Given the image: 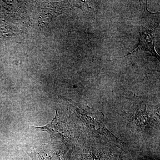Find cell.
Listing matches in <instances>:
<instances>
[{
    "instance_id": "obj_1",
    "label": "cell",
    "mask_w": 160,
    "mask_h": 160,
    "mask_svg": "<svg viewBox=\"0 0 160 160\" xmlns=\"http://www.w3.org/2000/svg\"><path fill=\"white\" fill-rule=\"evenodd\" d=\"M70 101L69 104L73 112L92 136L109 142L123 150L124 143L107 128L102 112L89 107L87 104H78Z\"/></svg>"
},
{
    "instance_id": "obj_2",
    "label": "cell",
    "mask_w": 160,
    "mask_h": 160,
    "mask_svg": "<svg viewBox=\"0 0 160 160\" xmlns=\"http://www.w3.org/2000/svg\"><path fill=\"white\" fill-rule=\"evenodd\" d=\"M126 115L130 126L143 132H149L158 126L156 116L148 106L147 98L144 97L135 95Z\"/></svg>"
},
{
    "instance_id": "obj_3",
    "label": "cell",
    "mask_w": 160,
    "mask_h": 160,
    "mask_svg": "<svg viewBox=\"0 0 160 160\" xmlns=\"http://www.w3.org/2000/svg\"><path fill=\"white\" fill-rule=\"evenodd\" d=\"M113 146L91 139L81 154L80 160H122L120 153Z\"/></svg>"
},
{
    "instance_id": "obj_4",
    "label": "cell",
    "mask_w": 160,
    "mask_h": 160,
    "mask_svg": "<svg viewBox=\"0 0 160 160\" xmlns=\"http://www.w3.org/2000/svg\"><path fill=\"white\" fill-rule=\"evenodd\" d=\"M37 131L46 132L50 135L52 139L60 140L67 147L72 146L73 139L72 137L68 126L59 117L57 110L54 118L49 124L42 127L32 126Z\"/></svg>"
},
{
    "instance_id": "obj_5",
    "label": "cell",
    "mask_w": 160,
    "mask_h": 160,
    "mask_svg": "<svg viewBox=\"0 0 160 160\" xmlns=\"http://www.w3.org/2000/svg\"><path fill=\"white\" fill-rule=\"evenodd\" d=\"M142 26L140 31V40L138 46L127 55L133 54L140 50L149 52L160 61V57L155 49V42L156 34L152 28Z\"/></svg>"
},
{
    "instance_id": "obj_6",
    "label": "cell",
    "mask_w": 160,
    "mask_h": 160,
    "mask_svg": "<svg viewBox=\"0 0 160 160\" xmlns=\"http://www.w3.org/2000/svg\"><path fill=\"white\" fill-rule=\"evenodd\" d=\"M32 160H65V154L49 149L48 147H38L27 152Z\"/></svg>"
},
{
    "instance_id": "obj_7",
    "label": "cell",
    "mask_w": 160,
    "mask_h": 160,
    "mask_svg": "<svg viewBox=\"0 0 160 160\" xmlns=\"http://www.w3.org/2000/svg\"><path fill=\"white\" fill-rule=\"evenodd\" d=\"M67 9V7L62 5L52 4L46 7L43 9L40 19V23L42 25H45L51 22L52 19L63 13Z\"/></svg>"
},
{
    "instance_id": "obj_8",
    "label": "cell",
    "mask_w": 160,
    "mask_h": 160,
    "mask_svg": "<svg viewBox=\"0 0 160 160\" xmlns=\"http://www.w3.org/2000/svg\"><path fill=\"white\" fill-rule=\"evenodd\" d=\"M142 6V10L143 12V18L146 20L148 26H159L160 12L151 13L147 8V1H140Z\"/></svg>"
},
{
    "instance_id": "obj_9",
    "label": "cell",
    "mask_w": 160,
    "mask_h": 160,
    "mask_svg": "<svg viewBox=\"0 0 160 160\" xmlns=\"http://www.w3.org/2000/svg\"><path fill=\"white\" fill-rule=\"evenodd\" d=\"M78 3L80 5H78V7L83 9L87 13L92 14L94 13L95 10V6H94V1H78Z\"/></svg>"
},
{
    "instance_id": "obj_10",
    "label": "cell",
    "mask_w": 160,
    "mask_h": 160,
    "mask_svg": "<svg viewBox=\"0 0 160 160\" xmlns=\"http://www.w3.org/2000/svg\"><path fill=\"white\" fill-rule=\"evenodd\" d=\"M8 27L5 26H0V38H4L9 37L12 34V31H10Z\"/></svg>"
}]
</instances>
